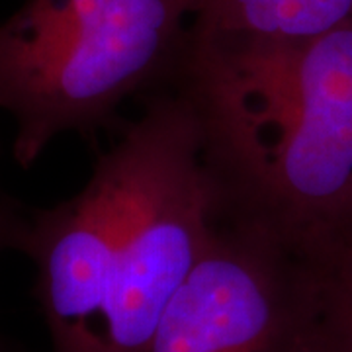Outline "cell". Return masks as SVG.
Instances as JSON below:
<instances>
[{"instance_id": "1", "label": "cell", "mask_w": 352, "mask_h": 352, "mask_svg": "<svg viewBox=\"0 0 352 352\" xmlns=\"http://www.w3.org/2000/svg\"><path fill=\"white\" fill-rule=\"evenodd\" d=\"M215 219L194 110L173 87L153 88L78 194L30 210L20 252L38 270L51 352H147Z\"/></svg>"}, {"instance_id": "2", "label": "cell", "mask_w": 352, "mask_h": 352, "mask_svg": "<svg viewBox=\"0 0 352 352\" xmlns=\"http://www.w3.org/2000/svg\"><path fill=\"white\" fill-rule=\"evenodd\" d=\"M198 120L217 217L311 254L352 229V20L300 41L188 30L164 82Z\"/></svg>"}, {"instance_id": "3", "label": "cell", "mask_w": 352, "mask_h": 352, "mask_svg": "<svg viewBox=\"0 0 352 352\" xmlns=\"http://www.w3.org/2000/svg\"><path fill=\"white\" fill-rule=\"evenodd\" d=\"M192 14L194 0H25L0 24L14 161L30 168L65 133L120 131L122 104L175 71Z\"/></svg>"}, {"instance_id": "4", "label": "cell", "mask_w": 352, "mask_h": 352, "mask_svg": "<svg viewBox=\"0 0 352 352\" xmlns=\"http://www.w3.org/2000/svg\"><path fill=\"white\" fill-rule=\"evenodd\" d=\"M317 307L311 254L217 217L147 352H317Z\"/></svg>"}, {"instance_id": "5", "label": "cell", "mask_w": 352, "mask_h": 352, "mask_svg": "<svg viewBox=\"0 0 352 352\" xmlns=\"http://www.w3.org/2000/svg\"><path fill=\"white\" fill-rule=\"evenodd\" d=\"M352 20V0H194L190 28L226 38L300 41Z\"/></svg>"}, {"instance_id": "6", "label": "cell", "mask_w": 352, "mask_h": 352, "mask_svg": "<svg viewBox=\"0 0 352 352\" xmlns=\"http://www.w3.org/2000/svg\"><path fill=\"white\" fill-rule=\"evenodd\" d=\"M317 278V352H352V235L311 254Z\"/></svg>"}, {"instance_id": "7", "label": "cell", "mask_w": 352, "mask_h": 352, "mask_svg": "<svg viewBox=\"0 0 352 352\" xmlns=\"http://www.w3.org/2000/svg\"><path fill=\"white\" fill-rule=\"evenodd\" d=\"M0 159H2V143H0ZM28 219H30V210L6 190L0 175V254L6 251L20 252ZM0 352H8L2 339H0Z\"/></svg>"}, {"instance_id": "8", "label": "cell", "mask_w": 352, "mask_h": 352, "mask_svg": "<svg viewBox=\"0 0 352 352\" xmlns=\"http://www.w3.org/2000/svg\"><path fill=\"white\" fill-rule=\"evenodd\" d=\"M346 235H352V229H351V231H349V233H346ZM346 235H344V237H346Z\"/></svg>"}]
</instances>
